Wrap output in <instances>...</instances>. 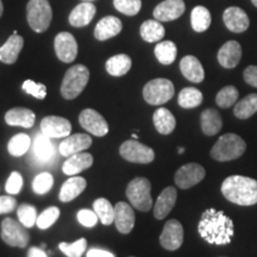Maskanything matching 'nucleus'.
<instances>
[{"mask_svg": "<svg viewBox=\"0 0 257 257\" xmlns=\"http://www.w3.org/2000/svg\"><path fill=\"white\" fill-rule=\"evenodd\" d=\"M153 121L156 130L161 135H169L174 131L176 126V119L172 112L165 107H160L153 115Z\"/></svg>", "mask_w": 257, "mask_h": 257, "instance_id": "29", "label": "nucleus"}, {"mask_svg": "<svg viewBox=\"0 0 257 257\" xmlns=\"http://www.w3.org/2000/svg\"><path fill=\"white\" fill-rule=\"evenodd\" d=\"M221 193L230 202L239 206H252L257 204V181L248 176H229L221 184Z\"/></svg>", "mask_w": 257, "mask_h": 257, "instance_id": "2", "label": "nucleus"}, {"mask_svg": "<svg viewBox=\"0 0 257 257\" xmlns=\"http://www.w3.org/2000/svg\"><path fill=\"white\" fill-rule=\"evenodd\" d=\"M27 18L35 32L47 31L53 19V10L48 0H30L27 6Z\"/></svg>", "mask_w": 257, "mask_h": 257, "instance_id": "5", "label": "nucleus"}, {"mask_svg": "<svg viewBox=\"0 0 257 257\" xmlns=\"http://www.w3.org/2000/svg\"><path fill=\"white\" fill-rule=\"evenodd\" d=\"M206 175L204 167L198 163H187L175 173V184L181 189H188L202 181Z\"/></svg>", "mask_w": 257, "mask_h": 257, "instance_id": "11", "label": "nucleus"}, {"mask_svg": "<svg viewBox=\"0 0 257 257\" xmlns=\"http://www.w3.org/2000/svg\"><path fill=\"white\" fill-rule=\"evenodd\" d=\"M119 154L124 160L128 161V162L142 163V165L153 162L155 159V153L152 148L140 143L136 140L126 141L121 144Z\"/></svg>", "mask_w": 257, "mask_h": 257, "instance_id": "9", "label": "nucleus"}, {"mask_svg": "<svg viewBox=\"0 0 257 257\" xmlns=\"http://www.w3.org/2000/svg\"><path fill=\"white\" fill-rule=\"evenodd\" d=\"M78 220L82 226L93 227L99 221V218L94 211L85 208V210H80L78 212Z\"/></svg>", "mask_w": 257, "mask_h": 257, "instance_id": "47", "label": "nucleus"}, {"mask_svg": "<svg viewBox=\"0 0 257 257\" xmlns=\"http://www.w3.org/2000/svg\"><path fill=\"white\" fill-rule=\"evenodd\" d=\"M133 61L125 54L114 55L106 61L105 68L112 76H123L131 69Z\"/></svg>", "mask_w": 257, "mask_h": 257, "instance_id": "30", "label": "nucleus"}, {"mask_svg": "<svg viewBox=\"0 0 257 257\" xmlns=\"http://www.w3.org/2000/svg\"><path fill=\"white\" fill-rule=\"evenodd\" d=\"M87 257H114V255L107 250H102L98 248H92L88 250Z\"/></svg>", "mask_w": 257, "mask_h": 257, "instance_id": "50", "label": "nucleus"}, {"mask_svg": "<svg viewBox=\"0 0 257 257\" xmlns=\"http://www.w3.org/2000/svg\"><path fill=\"white\" fill-rule=\"evenodd\" d=\"M93 165V157L88 153H78L69 156L63 163L62 170L67 175H75L81 173L82 170L88 169Z\"/></svg>", "mask_w": 257, "mask_h": 257, "instance_id": "26", "label": "nucleus"}, {"mask_svg": "<svg viewBox=\"0 0 257 257\" xmlns=\"http://www.w3.org/2000/svg\"><path fill=\"white\" fill-rule=\"evenodd\" d=\"M160 243L166 250L175 251L184 243V227L180 221L170 219L165 224L160 236Z\"/></svg>", "mask_w": 257, "mask_h": 257, "instance_id": "10", "label": "nucleus"}, {"mask_svg": "<svg viewBox=\"0 0 257 257\" xmlns=\"http://www.w3.org/2000/svg\"><path fill=\"white\" fill-rule=\"evenodd\" d=\"M176 198H178V192L174 187H167L159 195L154 207V216L156 219H163L170 213L173 207L175 206Z\"/></svg>", "mask_w": 257, "mask_h": 257, "instance_id": "22", "label": "nucleus"}, {"mask_svg": "<svg viewBox=\"0 0 257 257\" xmlns=\"http://www.w3.org/2000/svg\"><path fill=\"white\" fill-rule=\"evenodd\" d=\"M123 24L114 16H107L98 22L94 29V37L98 41H106L120 34Z\"/></svg>", "mask_w": 257, "mask_h": 257, "instance_id": "21", "label": "nucleus"}, {"mask_svg": "<svg viewBox=\"0 0 257 257\" xmlns=\"http://www.w3.org/2000/svg\"><path fill=\"white\" fill-rule=\"evenodd\" d=\"M23 91L37 99H44L47 96V87L43 83H37L32 80H27L23 83Z\"/></svg>", "mask_w": 257, "mask_h": 257, "instance_id": "45", "label": "nucleus"}, {"mask_svg": "<svg viewBox=\"0 0 257 257\" xmlns=\"http://www.w3.org/2000/svg\"><path fill=\"white\" fill-rule=\"evenodd\" d=\"M41 131L49 138H62L70 135L72 124L68 119L59 115H48L41 121Z\"/></svg>", "mask_w": 257, "mask_h": 257, "instance_id": "14", "label": "nucleus"}, {"mask_svg": "<svg viewBox=\"0 0 257 257\" xmlns=\"http://www.w3.org/2000/svg\"><path fill=\"white\" fill-rule=\"evenodd\" d=\"M239 93L234 86H226V87L221 88L216 96L217 105L221 108H229L234 105L238 99Z\"/></svg>", "mask_w": 257, "mask_h": 257, "instance_id": "39", "label": "nucleus"}, {"mask_svg": "<svg viewBox=\"0 0 257 257\" xmlns=\"http://www.w3.org/2000/svg\"><path fill=\"white\" fill-rule=\"evenodd\" d=\"M18 220L24 225L25 227H32L37 220L36 207L29 204H23L17 210Z\"/></svg>", "mask_w": 257, "mask_h": 257, "instance_id": "42", "label": "nucleus"}, {"mask_svg": "<svg viewBox=\"0 0 257 257\" xmlns=\"http://www.w3.org/2000/svg\"><path fill=\"white\" fill-rule=\"evenodd\" d=\"M17 206V200L11 195H2L0 197V214L10 213Z\"/></svg>", "mask_w": 257, "mask_h": 257, "instance_id": "48", "label": "nucleus"}, {"mask_svg": "<svg viewBox=\"0 0 257 257\" xmlns=\"http://www.w3.org/2000/svg\"><path fill=\"white\" fill-rule=\"evenodd\" d=\"M3 12H4V5H3V2L0 0V17L3 16Z\"/></svg>", "mask_w": 257, "mask_h": 257, "instance_id": "52", "label": "nucleus"}, {"mask_svg": "<svg viewBox=\"0 0 257 257\" xmlns=\"http://www.w3.org/2000/svg\"><path fill=\"white\" fill-rule=\"evenodd\" d=\"M242 59V47L237 41H229L218 51V62L226 69L237 67Z\"/></svg>", "mask_w": 257, "mask_h": 257, "instance_id": "19", "label": "nucleus"}, {"mask_svg": "<svg viewBox=\"0 0 257 257\" xmlns=\"http://www.w3.org/2000/svg\"><path fill=\"white\" fill-rule=\"evenodd\" d=\"M246 144L236 134H225L211 149V157L219 162L239 159L245 153Z\"/></svg>", "mask_w": 257, "mask_h": 257, "instance_id": "3", "label": "nucleus"}, {"mask_svg": "<svg viewBox=\"0 0 257 257\" xmlns=\"http://www.w3.org/2000/svg\"><path fill=\"white\" fill-rule=\"evenodd\" d=\"M152 184L146 178H135L126 188V197L137 210L148 212L153 206Z\"/></svg>", "mask_w": 257, "mask_h": 257, "instance_id": "6", "label": "nucleus"}, {"mask_svg": "<svg viewBox=\"0 0 257 257\" xmlns=\"http://www.w3.org/2000/svg\"><path fill=\"white\" fill-rule=\"evenodd\" d=\"M79 123L89 134L96 137H104L108 133V124L105 118L92 108H86L79 115Z\"/></svg>", "mask_w": 257, "mask_h": 257, "instance_id": "12", "label": "nucleus"}, {"mask_svg": "<svg viewBox=\"0 0 257 257\" xmlns=\"http://www.w3.org/2000/svg\"><path fill=\"white\" fill-rule=\"evenodd\" d=\"M55 53L60 61L64 63H70L78 55V43L75 37L69 32H60L55 37Z\"/></svg>", "mask_w": 257, "mask_h": 257, "instance_id": "13", "label": "nucleus"}, {"mask_svg": "<svg viewBox=\"0 0 257 257\" xmlns=\"http://www.w3.org/2000/svg\"><path fill=\"white\" fill-rule=\"evenodd\" d=\"M22 187H23V176L21 175V173L12 172L11 175L9 176L8 181H6V192L10 195H16L22 191Z\"/></svg>", "mask_w": 257, "mask_h": 257, "instance_id": "46", "label": "nucleus"}, {"mask_svg": "<svg viewBox=\"0 0 257 257\" xmlns=\"http://www.w3.org/2000/svg\"><path fill=\"white\" fill-rule=\"evenodd\" d=\"M180 70H181L182 75L191 82L200 83L205 79L202 64L195 56L187 55L180 61Z\"/></svg>", "mask_w": 257, "mask_h": 257, "instance_id": "23", "label": "nucleus"}, {"mask_svg": "<svg viewBox=\"0 0 257 257\" xmlns=\"http://www.w3.org/2000/svg\"><path fill=\"white\" fill-rule=\"evenodd\" d=\"M60 217V208L56 206H51L48 207L47 210H44L40 216L37 217L36 220V225L38 226V229L41 230H47L49 229L51 225H54L56 223V220L59 219Z\"/></svg>", "mask_w": 257, "mask_h": 257, "instance_id": "40", "label": "nucleus"}, {"mask_svg": "<svg viewBox=\"0 0 257 257\" xmlns=\"http://www.w3.org/2000/svg\"><path fill=\"white\" fill-rule=\"evenodd\" d=\"M257 112V94L251 93L234 105L233 114L238 119H248Z\"/></svg>", "mask_w": 257, "mask_h": 257, "instance_id": "32", "label": "nucleus"}, {"mask_svg": "<svg viewBox=\"0 0 257 257\" xmlns=\"http://www.w3.org/2000/svg\"><path fill=\"white\" fill-rule=\"evenodd\" d=\"M36 120V114L25 107H15L6 112L5 121L11 126H21L30 128L34 126Z\"/></svg>", "mask_w": 257, "mask_h": 257, "instance_id": "24", "label": "nucleus"}, {"mask_svg": "<svg viewBox=\"0 0 257 257\" xmlns=\"http://www.w3.org/2000/svg\"><path fill=\"white\" fill-rule=\"evenodd\" d=\"M251 3L253 4V6H256L257 8V0H251Z\"/></svg>", "mask_w": 257, "mask_h": 257, "instance_id": "54", "label": "nucleus"}, {"mask_svg": "<svg viewBox=\"0 0 257 257\" xmlns=\"http://www.w3.org/2000/svg\"><path fill=\"white\" fill-rule=\"evenodd\" d=\"M34 154L38 160L48 162L54 157L55 150L50 142V138L44 134H40L34 142Z\"/></svg>", "mask_w": 257, "mask_h": 257, "instance_id": "34", "label": "nucleus"}, {"mask_svg": "<svg viewBox=\"0 0 257 257\" xmlns=\"http://www.w3.org/2000/svg\"><path fill=\"white\" fill-rule=\"evenodd\" d=\"M113 6L125 16H136L142 8V0H113Z\"/></svg>", "mask_w": 257, "mask_h": 257, "instance_id": "44", "label": "nucleus"}, {"mask_svg": "<svg viewBox=\"0 0 257 257\" xmlns=\"http://www.w3.org/2000/svg\"><path fill=\"white\" fill-rule=\"evenodd\" d=\"M175 88L168 79H154L144 86L143 98L150 105H163L174 96Z\"/></svg>", "mask_w": 257, "mask_h": 257, "instance_id": "7", "label": "nucleus"}, {"mask_svg": "<svg viewBox=\"0 0 257 257\" xmlns=\"http://www.w3.org/2000/svg\"><path fill=\"white\" fill-rule=\"evenodd\" d=\"M2 239L10 246L25 248L30 240V236L21 221L5 218L2 221Z\"/></svg>", "mask_w": 257, "mask_h": 257, "instance_id": "8", "label": "nucleus"}, {"mask_svg": "<svg viewBox=\"0 0 257 257\" xmlns=\"http://www.w3.org/2000/svg\"><path fill=\"white\" fill-rule=\"evenodd\" d=\"M133 137H134V140H137V135L136 134H134Z\"/></svg>", "mask_w": 257, "mask_h": 257, "instance_id": "55", "label": "nucleus"}, {"mask_svg": "<svg viewBox=\"0 0 257 257\" xmlns=\"http://www.w3.org/2000/svg\"><path fill=\"white\" fill-rule=\"evenodd\" d=\"M185 10L184 0H165L154 10V18L159 22H172L181 17Z\"/></svg>", "mask_w": 257, "mask_h": 257, "instance_id": "15", "label": "nucleus"}, {"mask_svg": "<svg viewBox=\"0 0 257 257\" xmlns=\"http://www.w3.org/2000/svg\"><path fill=\"white\" fill-rule=\"evenodd\" d=\"M59 248L67 257H81L87 248V240L80 238L74 243H60Z\"/></svg>", "mask_w": 257, "mask_h": 257, "instance_id": "41", "label": "nucleus"}, {"mask_svg": "<svg viewBox=\"0 0 257 257\" xmlns=\"http://www.w3.org/2000/svg\"><path fill=\"white\" fill-rule=\"evenodd\" d=\"M141 36L146 42L154 43V42H159L165 37L166 30L161 22L155 21V19H149L146 21L141 25Z\"/></svg>", "mask_w": 257, "mask_h": 257, "instance_id": "31", "label": "nucleus"}, {"mask_svg": "<svg viewBox=\"0 0 257 257\" xmlns=\"http://www.w3.org/2000/svg\"><path fill=\"white\" fill-rule=\"evenodd\" d=\"M200 123L202 133L206 136H214L219 133L221 126H223L220 114L213 108H207V110L201 112Z\"/></svg>", "mask_w": 257, "mask_h": 257, "instance_id": "28", "label": "nucleus"}, {"mask_svg": "<svg viewBox=\"0 0 257 257\" xmlns=\"http://www.w3.org/2000/svg\"><path fill=\"white\" fill-rule=\"evenodd\" d=\"M89 80V70L83 64H75L67 70L62 85H61V94L64 99L78 98L83 89L87 86Z\"/></svg>", "mask_w": 257, "mask_h": 257, "instance_id": "4", "label": "nucleus"}, {"mask_svg": "<svg viewBox=\"0 0 257 257\" xmlns=\"http://www.w3.org/2000/svg\"><path fill=\"white\" fill-rule=\"evenodd\" d=\"M92 146L91 136L86 134H75L64 137L60 144V153L62 156H72L74 154L82 153Z\"/></svg>", "mask_w": 257, "mask_h": 257, "instance_id": "18", "label": "nucleus"}, {"mask_svg": "<svg viewBox=\"0 0 257 257\" xmlns=\"http://www.w3.org/2000/svg\"><path fill=\"white\" fill-rule=\"evenodd\" d=\"M184 152H185L184 148H179V154H182Z\"/></svg>", "mask_w": 257, "mask_h": 257, "instance_id": "53", "label": "nucleus"}, {"mask_svg": "<svg viewBox=\"0 0 257 257\" xmlns=\"http://www.w3.org/2000/svg\"><path fill=\"white\" fill-rule=\"evenodd\" d=\"M198 231L201 238L208 244L225 245L231 243L234 233V225L232 219L223 211L207 208L199 221Z\"/></svg>", "mask_w": 257, "mask_h": 257, "instance_id": "1", "label": "nucleus"}, {"mask_svg": "<svg viewBox=\"0 0 257 257\" xmlns=\"http://www.w3.org/2000/svg\"><path fill=\"white\" fill-rule=\"evenodd\" d=\"M96 8L91 2H83L79 4L69 15V23L75 28H82L88 25L95 16Z\"/></svg>", "mask_w": 257, "mask_h": 257, "instance_id": "25", "label": "nucleus"}, {"mask_svg": "<svg viewBox=\"0 0 257 257\" xmlns=\"http://www.w3.org/2000/svg\"><path fill=\"white\" fill-rule=\"evenodd\" d=\"M212 17L205 6H195L191 14V24L195 32H204L210 28Z\"/></svg>", "mask_w": 257, "mask_h": 257, "instance_id": "33", "label": "nucleus"}, {"mask_svg": "<svg viewBox=\"0 0 257 257\" xmlns=\"http://www.w3.org/2000/svg\"><path fill=\"white\" fill-rule=\"evenodd\" d=\"M244 81L252 87L257 88V66H249L246 67L243 73Z\"/></svg>", "mask_w": 257, "mask_h": 257, "instance_id": "49", "label": "nucleus"}, {"mask_svg": "<svg viewBox=\"0 0 257 257\" xmlns=\"http://www.w3.org/2000/svg\"><path fill=\"white\" fill-rule=\"evenodd\" d=\"M135 212L130 205L124 201H119L114 206V221L118 231L120 233L127 234L133 231L135 226Z\"/></svg>", "mask_w": 257, "mask_h": 257, "instance_id": "17", "label": "nucleus"}, {"mask_svg": "<svg viewBox=\"0 0 257 257\" xmlns=\"http://www.w3.org/2000/svg\"><path fill=\"white\" fill-rule=\"evenodd\" d=\"M178 102L184 108L198 107L202 102V93L198 88L186 87L180 92Z\"/></svg>", "mask_w": 257, "mask_h": 257, "instance_id": "37", "label": "nucleus"}, {"mask_svg": "<svg viewBox=\"0 0 257 257\" xmlns=\"http://www.w3.org/2000/svg\"><path fill=\"white\" fill-rule=\"evenodd\" d=\"M87 182L81 176H72L62 185L60 191V200L62 202H69L79 197L85 191Z\"/></svg>", "mask_w": 257, "mask_h": 257, "instance_id": "27", "label": "nucleus"}, {"mask_svg": "<svg viewBox=\"0 0 257 257\" xmlns=\"http://www.w3.org/2000/svg\"><path fill=\"white\" fill-rule=\"evenodd\" d=\"M85 2H91V0H85Z\"/></svg>", "mask_w": 257, "mask_h": 257, "instance_id": "56", "label": "nucleus"}, {"mask_svg": "<svg viewBox=\"0 0 257 257\" xmlns=\"http://www.w3.org/2000/svg\"><path fill=\"white\" fill-rule=\"evenodd\" d=\"M223 21L225 27L234 34H242L249 28L250 21L244 10L237 6H231L224 11Z\"/></svg>", "mask_w": 257, "mask_h": 257, "instance_id": "16", "label": "nucleus"}, {"mask_svg": "<svg viewBox=\"0 0 257 257\" xmlns=\"http://www.w3.org/2000/svg\"><path fill=\"white\" fill-rule=\"evenodd\" d=\"M30 146H31V138L25 134H18L9 141L8 150L10 155L19 157L24 155V154L28 152Z\"/></svg>", "mask_w": 257, "mask_h": 257, "instance_id": "38", "label": "nucleus"}, {"mask_svg": "<svg viewBox=\"0 0 257 257\" xmlns=\"http://www.w3.org/2000/svg\"><path fill=\"white\" fill-rule=\"evenodd\" d=\"M28 257H48L47 252L44 251L42 248H36V246H32L29 249Z\"/></svg>", "mask_w": 257, "mask_h": 257, "instance_id": "51", "label": "nucleus"}, {"mask_svg": "<svg viewBox=\"0 0 257 257\" xmlns=\"http://www.w3.org/2000/svg\"><path fill=\"white\" fill-rule=\"evenodd\" d=\"M24 47L23 37L19 36L17 31H15L4 46L0 47V61L6 64H14L17 62L19 54Z\"/></svg>", "mask_w": 257, "mask_h": 257, "instance_id": "20", "label": "nucleus"}, {"mask_svg": "<svg viewBox=\"0 0 257 257\" xmlns=\"http://www.w3.org/2000/svg\"><path fill=\"white\" fill-rule=\"evenodd\" d=\"M54 185V178L50 173L43 172L40 173L36 178L34 179V182H32V189H34L35 193L37 194H46L51 189Z\"/></svg>", "mask_w": 257, "mask_h": 257, "instance_id": "43", "label": "nucleus"}, {"mask_svg": "<svg viewBox=\"0 0 257 257\" xmlns=\"http://www.w3.org/2000/svg\"><path fill=\"white\" fill-rule=\"evenodd\" d=\"M93 211L95 212L99 220L104 225H111L114 221V207L105 198H99L93 202Z\"/></svg>", "mask_w": 257, "mask_h": 257, "instance_id": "36", "label": "nucleus"}, {"mask_svg": "<svg viewBox=\"0 0 257 257\" xmlns=\"http://www.w3.org/2000/svg\"><path fill=\"white\" fill-rule=\"evenodd\" d=\"M178 55V48L172 41H162L155 47V56L160 63L168 66L172 64Z\"/></svg>", "mask_w": 257, "mask_h": 257, "instance_id": "35", "label": "nucleus"}]
</instances>
